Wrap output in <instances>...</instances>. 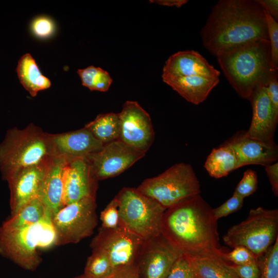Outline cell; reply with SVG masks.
<instances>
[{"label": "cell", "instance_id": "obj_20", "mask_svg": "<svg viewBox=\"0 0 278 278\" xmlns=\"http://www.w3.org/2000/svg\"><path fill=\"white\" fill-rule=\"evenodd\" d=\"M64 159L54 157L43 180L39 198L51 214L61 208L63 189V170L67 163Z\"/></svg>", "mask_w": 278, "mask_h": 278}, {"label": "cell", "instance_id": "obj_10", "mask_svg": "<svg viewBox=\"0 0 278 278\" xmlns=\"http://www.w3.org/2000/svg\"><path fill=\"white\" fill-rule=\"evenodd\" d=\"M143 240L119 226L106 229L100 227L90 247L103 252L111 262L114 272L134 265Z\"/></svg>", "mask_w": 278, "mask_h": 278}, {"label": "cell", "instance_id": "obj_29", "mask_svg": "<svg viewBox=\"0 0 278 278\" xmlns=\"http://www.w3.org/2000/svg\"><path fill=\"white\" fill-rule=\"evenodd\" d=\"M259 278H278V237L267 251L258 258Z\"/></svg>", "mask_w": 278, "mask_h": 278}, {"label": "cell", "instance_id": "obj_34", "mask_svg": "<svg viewBox=\"0 0 278 278\" xmlns=\"http://www.w3.org/2000/svg\"><path fill=\"white\" fill-rule=\"evenodd\" d=\"M230 252H225L223 258L232 264L241 265L256 262L257 258L249 250L244 247L238 246Z\"/></svg>", "mask_w": 278, "mask_h": 278}, {"label": "cell", "instance_id": "obj_15", "mask_svg": "<svg viewBox=\"0 0 278 278\" xmlns=\"http://www.w3.org/2000/svg\"><path fill=\"white\" fill-rule=\"evenodd\" d=\"M63 179V206L85 198H96L98 181L93 176L86 159L67 162Z\"/></svg>", "mask_w": 278, "mask_h": 278}, {"label": "cell", "instance_id": "obj_41", "mask_svg": "<svg viewBox=\"0 0 278 278\" xmlns=\"http://www.w3.org/2000/svg\"><path fill=\"white\" fill-rule=\"evenodd\" d=\"M108 278H139V276L134 265L115 271Z\"/></svg>", "mask_w": 278, "mask_h": 278}, {"label": "cell", "instance_id": "obj_28", "mask_svg": "<svg viewBox=\"0 0 278 278\" xmlns=\"http://www.w3.org/2000/svg\"><path fill=\"white\" fill-rule=\"evenodd\" d=\"M114 269L108 257L102 251L92 249L87 259L83 274L87 278H108Z\"/></svg>", "mask_w": 278, "mask_h": 278}, {"label": "cell", "instance_id": "obj_21", "mask_svg": "<svg viewBox=\"0 0 278 278\" xmlns=\"http://www.w3.org/2000/svg\"><path fill=\"white\" fill-rule=\"evenodd\" d=\"M162 79L183 98L196 105L203 102L219 82V78L198 76Z\"/></svg>", "mask_w": 278, "mask_h": 278}, {"label": "cell", "instance_id": "obj_9", "mask_svg": "<svg viewBox=\"0 0 278 278\" xmlns=\"http://www.w3.org/2000/svg\"><path fill=\"white\" fill-rule=\"evenodd\" d=\"M96 198L64 205L51 215L56 246L77 244L91 236L98 222Z\"/></svg>", "mask_w": 278, "mask_h": 278}, {"label": "cell", "instance_id": "obj_19", "mask_svg": "<svg viewBox=\"0 0 278 278\" xmlns=\"http://www.w3.org/2000/svg\"><path fill=\"white\" fill-rule=\"evenodd\" d=\"M220 72L198 51H178L171 55L163 69L162 78L198 76L219 78Z\"/></svg>", "mask_w": 278, "mask_h": 278}, {"label": "cell", "instance_id": "obj_7", "mask_svg": "<svg viewBox=\"0 0 278 278\" xmlns=\"http://www.w3.org/2000/svg\"><path fill=\"white\" fill-rule=\"evenodd\" d=\"M165 209L200 195V185L192 166L177 163L162 173L144 180L136 188Z\"/></svg>", "mask_w": 278, "mask_h": 278}, {"label": "cell", "instance_id": "obj_22", "mask_svg": "<svg viewBox=\"0 0 278 278\" xmlns=\"http://www.w3.org/2000/svg\"><path fill=\"white\" fill-rule=\"evenodd\" d=\"M15 71L21 83L32 97H35L38 92L47 89L51 85L50 80L42 74L29 54L20 58Z\"/></svg>", "mask_w": 278, "mask_h": 278}, {"label": "cell", "instance_id": "obj_39", "mask_svg": "<svg viewBox=\"0 0 278 278\" xmlns=\"http://www.w3.org/2000/svg\"><path fill=\"white\" fill-rule=\"evenodd\" d=\"M272 192L275 197L278 196V163L277 162L265 166Z\"/></svg>", "mask_w": 278, "mask_h": 278}, {"label": "cell", "instance_id": "obj_12", "mask_svg": "<svg viewBox=\"0 0 278 278\" xmlns=\"http://www.w3.org/2000/svg\"><path fill=\"white\" fill-rule=\"evenodd\" d=\"M118 114L120 122L118 140L146 153L154 139V132L149 114L135 101H126Z\"/></svg>", "mask_w": 278, "mask_h": 278}, {"label": "cell", "instance_id": "obj_4", "mask_svg": "<svg viewBox=\"0 0 278 278\" xmlns=\"http://www.w3.org/2000/svg\"><path fill=\"white\" fill-rule=\"evenodd\" d=\"M49 134L30 124L24 129L8 130L0 144V170L3 180L16 171L47 164L54 157Z\"/></svg>", "mask_w": 278, "mask_h": 278}, {"label": "cell", "instance_id": "obj_35", "mask_svg": "<svg viewBox=\"0 0 278 278\" xmlns=\"http://www.w3.org/2000/svg\"><path fill=\"white\" fill-rule=\"evenodd\" d=\"M244 198L233 193L232 196L219 206L213 208L217 220L227 216L238 210L242 206Z\"/></svg>", "mask_w": 278, "mask_h": 278}, {"label": "cell", "instance_id": "obj_31", "mask_svg": "<svg viewBox=\"0 0 278 278\" xmlns=\"http://www.w3.org/2000/svg\"><path fill=\"white\" fill-rule=\"evenodd\" d=\"M100 228L115 229L119 226V211L118 202L114 198L101 211L100 215Z\"/></svg>", "mask_w": 278, "mask_h": 278}, {"label": "cell", "instance_id": "obj_42", "mask_svg": "<svg viewBox=\"0 0 278 278\" xmlns=\"http://www.w3.org/2000/svg\"><path fill=\"white\" fill-rule=\"evenodd\" d=\"M151 3H156L159 5L168 6V7H176L177 8H180L183 5L188 2L187 0H152L150 1Z\"/></svg>", "mask_w": 278, "mask_h": 278}, {"label": "cell", "instance_id": "obj_14", "mask_svg": "<svg viewBox=\"0 0 278 278\" xmlns=\"http://www.w3.org/2000/svg\"><path fill=\"white\" fill-rule=\"evenodd\" d=\"M50 162L20 169L7 179L10 190L11 216L16 213L25 204L39 197Z\"/></svg>", "mask_w": 278, "mask_h": 278}, {"label": "cell", "instance_id": "obj_1", "mask_svg": "<svg viewBox=\"0 0 278 278\" xmlns=\"http://www.w3.org/2000/svg\"><path fill=\"white\" fill-rule=\"evenodd\" d=\"M213 208L198 195L166 209L161 234L180 254L189 257L223 255Z\"/></svg>", "mask_w": 278, "mask_h": 278}, {"label": "cell", "instance_id": "obj_33", "mask_svg": "<svg viewBox=\"0 0 278 278\" xmlns=\"http://www.w3.org/2000/svg\"><path fill=\"white\" fill-rule=\"evenodd\" d=\"M167 278H196L187 256L181 254L178 256L172 265Z\"/></svg>", "mask_w": 278, "mask_h": 278}, {"label": "cell", "instance_id": "obj_23", "mask_svg": "<svg viewBox=\"0 0 278 278\" xmlns=\"http://www.w3.org/2000/svg\"><path fill=\"white\" fill-rule=\"evenodd\" d=\"M222 256H187L196 278H238L230 268V264Z\"/></svg>", "mask_w": 278, "mask_h": 278}, {"label": "cell", "instance_id": "obj_8", "mask_svg": "<svg viewBox=\"0 0 278 278\" xmlns=\"http://www.w3.org/2000/svg\"><path fill=\"white\" fill-rule=\"evenodd\" d=\"M277 237V209L258 207L251 209L245 220L230 227L223 240L232 248L245 247L258 258Z\"/></svg>", "mask_w": 278, "mask_h": 278}, {"label": "cell", "instance_id": "obj_16", "mask_svg": "<svg viewBox=\"0 0 278 278\" xmlns=\"http://www.w3.org/2000/svg\"><path fill=\"white\" fill-rule=\"evenodd\" d=\"M224 143L234 150L238 168L249 165L265 167L278 159V146L274 141L268 142L251 138L246 131L237 132Z\"/></svg>", "mask_w": 278, "mask_h": 278}, {"label": "cell", "instance_id": "obj_32", "mask_svg": "<svg viewBox=\"0 0 278 278\" xmlns=\"http://www.w3.org/2000/svg\"><path fill=\"white\" fill-rule=\"evenodd\" d=\"M257 183L256 172L252 169H247L244 172L242 178L236 186L234 193L244 199L256 191Z\"/></svg>", "mask_w": 278, "mask_h": 278}, {"label": "cell", "instance_id": "obj_5", "mask_svg": "<svg viewBox=\"0 0 278 278\" xmlns=\"http://www.w3.org/2000/svg\"><path fill=\"white\" fill-rule=\"evenodd\" d=\"M51 215L48 212L38 222L23 228L1 226L0 255L26 270H34L42 260L39 251L56 246Z\"/></svg>", "mask_w": 278, "mask_h": 278}, {"label": "cell", "instance_id": "obj_37", "mask_svg": "<svg viewBox=\"0 0 278 278\" xmlns=\"http://www.w3.org/2000/svg\"><path fill=\"white\" fill-rule=\"evenodd\" d=\"M230 268L238 278H259L260 270L256 262L237 265L230 264Z\"/></svg>", "mask_w": 278, "mask_h": 278}, {"label": "cell", "instance_id": "obj_38", "mask_svg": "<svg viewBox=\"0 0 278 278\" xmlns=\"http://www.w3.org/2000/svg\"><path fill=\"white\" fill-rule=\"evenodd\" d=\"M277 71L270 77L266 86L267 93L275 113L278 115Z\"/></svg>", "mask_w": 278, "mask_h": 278}, {"label": "cell", "instance_id": "obj_2", "mask_svg": "<svg viewBox=\"0 0 278 278\" xmlns=\"http://www.w3.org/2000/svg\"><path fill=\"white\" fill-rule=\"evenodd\" d=\"M200 35L204 48L215 57L251 42L268 40L265 10L252 0H220Z\"/></svg>", "mask_w": 278, "mask_h": 278}, {"label": "cell", "instance_id": "obj_18", "mask_svg": "<svg viewBox=\"0 0 278 278\" xmlns=\"http://www.w3.org/2000/svg\"><path fill=\"white\" fill-rule=\"evenodd\" d=\"M252 108V117L247 135L264 142H273L278 123V115L272 108L266 86L259 85L249 100Z\"/></svg>", "mask_w": 278, "mask_h": 278}, {"label": "cell", "instance_id": "obj_27", "mask_svg": "<svg viewBox=\"0 0 278 278\" xmlns=\"http://www.w3.org/2000/svg\"><path fill=\"white\" fill-rule=\"evenodd\" d=\"M77 73L81 79L82 84L91 91L106 92L113 80L107 71L94 66L79 69Z\"/></svg>", "mask_w": 278, "mask_h": 278}, {"label": "cell", "instance_id": "obj_11", "mask_svg": "<svg viewBox=\"0 0 278 278\" xmlns=\"http://www.w3.org/2000/svg\"><path fill=\"white\" fill-rule=\"evenodd\" d=\"M145 154L118 139L105 144L85 159L93 176L99 181L119 175Z\"/></svg>", "mask_w": 278, "mask_h": 278}, {"label": "cell", "instance_id": "obj_25", "mask_svg": "<svg viewBox=\"0 0 278 278\" xmlns=\"http://www.w3.org/2000/svg\"><path fill=\"white\" fill-rule=\"evenodd\" d=\"M94 137L103 144L118 139L120 122L118 113L100 114L84 126Z\"/></svg>", "mask_w": 278, "mask_h": 278}, {"label": "cell", "instance_id": "obj_43", "mask_svg": "<svg viewBox=\"0 0 278 278\" xmlns=\"http://www.w3.org/2000/svg\"><path fill=\"white\" fill-rule=\"evenodd\" d=\"M74 278H87L83 274L80 275H79V276H77Z\"/></svg>", "mask_w": 278, "mask_h": 278}, {"label": "cell", "instance_id": "obj_30", "mask_svg": "<svg viewBox=\"0 0 278 278\" xmlns=\"http://www.w3.org/2000/svg\"><path fill=\"white\" fill-rule=\"evenodd\" d=\"M265 12L270 47L271 67L273 71H277L278 23L267 11L265 10Z\"/></svg>", "mask_w": 278, "mask_h": 278}, {"label": "cell", "instance_id": "obj_17", "mask_svg": "<svg viewBox=\"0 0 278 278\" xmlns=\"http://www.w3.org/2000/svg\"><path fill=\"white\" fill-rule=\"evenodd\" d=\"M49 137L54 156L67 162L85 159L104 145L84 127L68 132L49 134Z\"/></svg>", "mask_w": 278, "mask_h": 278}, {"label": "cell", "instance_id": "obj_40", "mask_svg": "<svg viewBox=\"0 0 278 278\" xmlns=\"http://www.w3.org/2000/svg\"><path fill=\"white\" fill-rule=\"evenodd\" d=\"M263 9L267 11L276 21L278 20L277 0H254Z\"/></svg>", "mask_w": 278, "mask_h": 278}, {"label": "cell", "instance_id": "obj_36", "mask_svg": "<svg viewBox=\"0 0 278 278\" xmlns=\"http://www.w3.org/2000/svg\"><path fill=\"white\" fill-rule=\"evenodd\" d=\"M31 30L38 37L45 38L53 33L55 26L51 19L45 16H40L32 22Z\"/></svg>", "mask_w": 278, "mask_h": 278}, {"label": "cell", "instance_id": "obj_26", "mask_svg": "<svg viewBox=\"0 0 278 278\" xmlns=\"http://www.w3.org/2000/svg\"><path fill=\"white\" fill-rule=\"evenodd\" d=\"M39 197L26 204L7 219L1 227L7 229H18L34 224L48 213Z\"/></svg>", "mask_w": 278, "mask_h": 278}, {"label": "cell", "instance_id": "obj_13", "mask_svg": "<svg viewBox=\"0 0 278 278\" xmlns=\"http://www.w3.org/2000/svg\"><path fill=\"white\" fill-rule=\"evenodd\" d=\"M180 254L161 235L143 240L134 264L139 278H167Z\"/></svg>", "mask_w": 278, "mask_h": 278}, {"label": "cell", "instance_id": "obj_3", "mask_svg": "<svg viewBox=\"0 0 278 278\" xmlns=\"http://www.w3.org/2000/svg\"><path fill=\"white\" fill-rule=\"evenodd\" d=\"M230 84L238 95L249 100L259 85L266 86L277 71L271 67L268 40H258L229 49L216 57Z\"/></svg>", "mask_w": 278, "mask_h": 278}, {"label": "cell", "instance_id": "obj_24", "mask_svg": "<svg viewBox=\"0 0 278 278\" xmlns=\"http://www.w3.org/2000/svg\"><path fill=\"white\" fill-rule=\"evenodd\" d=\"M204 167L211 177L216 179L225 177L238 168L234 150L225 143L213 149L205 160Z\"/></svg>", "mask_w": 278, "mask_h": 278}, {"label": "cell", "instance_id": "obj_6", "mask_svg": "<svg viewBox=\"0 0 278 278\" xmlns=\"http://www.w3.org/2000/svg\"><path fill=\"white\" fill-rule=\"evenodd\" d=\"M118 204L119 225L143 240L161 235V224L165 211L158 202L136 188H123L114 197Z\"/></svg>", "mask_w": 278, "mask_h": 278}]
</instances>
